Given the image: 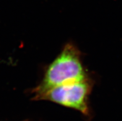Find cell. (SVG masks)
Returning a JSON list of instances; mask_svg holds the SVG:
<instances>
[{
    "label": "cell",
    "instance_id": "1",
    "mask_svg": "<svg viewBox=\"0 0 122 121\" xmlns=\"http://www.w3.org/2000/svg\"><path fill=\"white\" fill-rule=\"evenodd\" d=\"M88 78L80 51L74 44L68 43L48 66L42 81L32 91L33 99L56 87Z\"/></svg>",
    "mask_w": 122,
    "mask_h": 121
},
{
    "label": "cell",
    "instance_id": "2",
    "mask_svg": "<svg viewBox=\"0 0 122 121\" xmlns=\"http://www.w3.org/2000/svg\"><path fill=\"white\" fill-rule=\"evenodd\" d=\"M92 89V83L88 78L53 88L34 100L51 101L88 116L90 115L89 98Z\"/></svg>",
    "mask_w": 122,
    "mask_h": 121
}]
</instances>
